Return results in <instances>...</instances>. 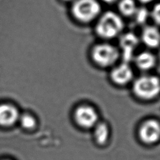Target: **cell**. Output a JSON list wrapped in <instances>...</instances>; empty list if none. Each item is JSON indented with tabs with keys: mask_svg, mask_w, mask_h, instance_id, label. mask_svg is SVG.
I'll use <instances>...</instances> for the list:
<instances>
[{
	"mask_svg": "<svg viewBox=\"0 0 160 160\" xmlns=\"http://www.w3.org/2000/svg\"><path fill=\"white\" fill-rule=\"evenodd\" d=\"M154 56L149 52H143L138 54L136 58V63L138 68L143 70L152 68L155 64Z\"/></svg>",
	"mask_w": 160,
	"mask_h": 160,
	"instance_id": "30bf717a",
	"label": "cell"
},
{
	"mask_svg": "<svg viewBox=\"0 0 160 160\" xmlns=\"http://www.w3.org/2000/svg\"><path fill=\"white\" fill-rule=\"evenodd\" d=\"M135 14H136V17L137 21L139 22H144V21L146 20L147 16H148L147 11L145 9H141L139 11L136 10Z\"/></svg>",
	"mask_w": 160,
	"mask_h": 160,
	"instance_id": "2e32d148",
	"label": "cell"
},
{
	"mask_svg": "<svg viewBox=\"0 0 160 160\" xmlns=\"http://www.w3.org/2000/svg\"><path fill=\"white\" fill-rule=\"evenodd\" d=\"M133 91L141 99H152L160 92V80L156 76H142L135 81Z\"/></svg>",
	"mask_w": 160,
	"mask_h": 160,
	"instance_id": "7a4b0ae2",
	"label": "cell"
},
{
	"mask_svg": "<svg viewBox=\"0 0 160 160\" xmlns=\"http://www.w3.org/2000/svg\"><path fill=\"white\" fill-rule=\"evenodd\" d=\"M74 16L82 22H89L99 13L100 5L96 0H76L72 8Z\"/></svg>",
	"mask_w": 160,
	"mask_h": 160,
	"instance_id": "3957f363",
	"label": "cell"
},
{
	"mask_svg": "<svg viewBox=\"0 0 160 160\" xmlns=\"http://www.w3.org/2000/svg\"><path fill=\"white\" fill-rule=\"evenodd\" d=\"M123 22L121 18L114 12L104 13L96 25L98 34L103 38H112L116 36L122 29Z\"/></svg>",
	"mask_w": 160,
	"mask_h": 160,
	"instance_id": "6da1fadb",
	"label": "cell"
},
{
	"mask_svg": "<svg viewBox=\"0 0 160 160\" xmlns=\"http://www.w3.org/2000/svg\"><path fill=\"white\" fill-rule=\"evenodd\" d=\"M119 9L123 15L127 16L135 14L137 10L133 0H121L119 4Z\"/></svg>",
	"mask_w": 160,
	"mask_h": 160,
	"instance_id": "7c38bea8",
	"label": "cell"
},
{
	"mask_svg": "<svg viewBox=\"0 0 160 160\" xmlns=\"http://www.w3.org/2000/svg\"><path fill=\"white\" fill-rule=\"evenodd\" d=\"M109 128L105 123H99L95 127L94 136L96 141L100 144H104L109 137Z\"/></svg>",
	"mask_w": 160,
	"mask_h": 160,
	"instance_id": "8fae6325",
	"label": "cell"
},
{
	"mask_svg": "<svg viewBox=\"0 0 160 160\" xmlns=\"http://www.w3.org/2000/svg\"><path fill=\"white\" fill-rule=\"evenodd\" d=\"M140 139L145 143L152 144L160 138V124L157 121L149 119L141 126L139 131Z\"/></svg>",
	"mask_w": 160,
	"mask_h": 160,
	"instance_id": "5b68a950",
	"label": "cell"
},
{
	"mask_svg": "<svg viewBox=\"0 0 160 160\" xmlns=\"http://www.w3.org/2000/svg\"><path fill=\"white\" fill-rule=\"evenodd\" d=\"M64 1H71V0H64Z\"/></svg>",
	"mask_w": 160,
	"mask_h": 160,
	"instance_id": "d6986e66",
	"label": "cell"
},
{
	"mask_svg": "<svg viewBox=\"0 0 160 160\" xmlns=\"http://www.w3.org/2000/svg\"><path fill=\"white\" fill-rule=\"evenodd\" d=\"M142 39L148 46L156 48L160 44V32L155 27L148 26L142 32Z\"/></svg>",
	"mask_w": 160,
	"mask_h": 160,
	"instance_id": "9c48e42d",
	"label": "cell"
},
{
	"mask_svg": "<svg viewBox=\"0 0 160 160\" xmlns=\"http://www.w3.org/2000/svg\"><path fill=\"white\" fill-rule=\"evenodd\" d=\"M152 16L154 21L158 24L160 25V3L157 4L153 8Z\"/></svg>",
	"mask_w": 160,
	"mask_h": 160,
	"instance_id": "9a60e30c",
	"label": "cell"
},
{
	"mask_svg": "<svg viewBox=\"0 0 160 160\" xmlns=\"http://www.w3.org/2000/svg\"><path fill=\"white\" fill-rule=\"evenodd\" d=\"M94 61L99 66L107 67L114 64L119 58V52L113 46L101 44L96 46L92 52Z\"/></svg>",
	"mask_w": 160,
	"mask_h": 160,
	"instance_id": "277c9868",
	"label": "cell"
},
{
	"mask_svg": "<svg viewBox=\"0 0 160 160\" xmlns=\"http://www.w3.org/2000/svg\"><path fill=\"white\" fill-rule=\"evenodd\" d=\"M20 123L22 127L26 129L32 128L36 124V121L34 118L28 114H24L21 116L19 118Z\"/></svg>",
	"mask_w": 160,
	"mask_h": 160,
	"instance_id": "5bb4252c",
	"label": "cell"
},
{
	"mask_svg": "<svg viewBox=\"0 0 160 160\" xmlns=\"http://www.w3.org/2000/svg\"><path fill=\"white\" fill-rule=\"evenodd\" d=\"M121 43L122 47L125 50L131 51L136 46L138 43V39L134 34L131 33L126 34L122 38Z\"/></svg>",
	"mask_w": 160,
	"mask_h": 160,
	"instance_id": "4fadbf2b",
	"label": "cell"
},
{
	"mask_svg": "<svg viewBox=\"0 0 160 160\" xmlns=\"http://www.w3.org/2000/svg\"><path fill=\"white\" fill-rule=\"evenodd\" d=\"M132 71L131 68L126 64H122L111 71V76L112 80L118 84L124 85L128 83L132 78Z\"/></svg>",
	"mask_w": 160,
	"mask_h": 160,
	"instance_id": "ba28073f",
	"label": "cell"
},
{
	"mask_svg": "<svg viewBox=\"0 0 160 160\" xmlns=\"http://www.w3.org/2000/svg\"><path fill=\"white\" fill-rule=\"evenodd\" d=\"M139 1L142 3H148V2H151L152 0H139Z\"/></svg>",
	"mask_w": 160,
	"mask_h": 160,
	"instance_id": "e0dca14e",
	"label": "cell"
},
{
	"mask_svg": "<svg viewBox=\"0 0 160 160\" xmlns=\"http://www.w3.org/2000/svg\"><path fill=\"white\" fill-rule=\"evenodd\" d=\"M104 2H108V3H111V2H114L116 0H103Z\"/></svg>",
	"mask_w": 160,
	"mask_h": 160,
	"instance_id": "ac0fdd59",
	"label": "cell"
},
{
	"mask_svg": "<svg viewBox=\"0 0 160 160\" xmlns=\"http://www.w3.org/2000/svg\"><path fill=\"white\" fill-rule=\"evenodd\" d=\"M19 118L17 109L11 105L3 104L0 105V125L9 126L14 124Z\"/></svg>",
	"mask_w": 160,
	"mask_h": 160,
	"instance_id": "52a82bcc",
	"label": "cell"
},
{
	"mask_svg": "<svg viewBox=\"0 0 160 160\" xmlns=\"http://www.w3.org/2000/svg\"><path fill=\"white\" fill-rule=\"evenodd\" d=\"M75 119L82 127L88 128L95 126L98 121V114L91 106H82L75 111Z\"/></svg>",
	"mask_w": 160,
	"mask_h": 160,
	"instance_id": "8992f818",
	"label": "cell"
}]
</instances>
